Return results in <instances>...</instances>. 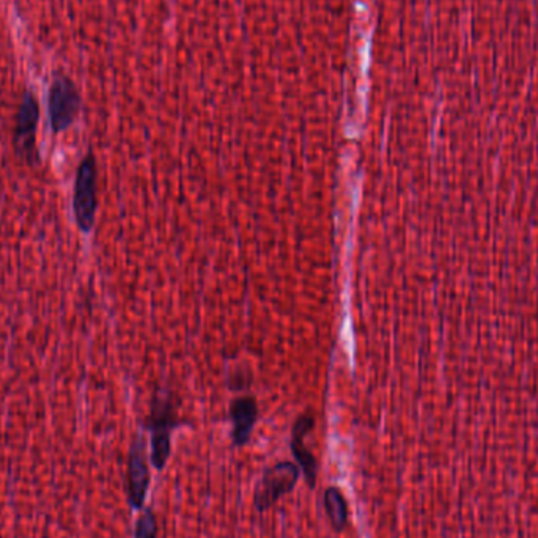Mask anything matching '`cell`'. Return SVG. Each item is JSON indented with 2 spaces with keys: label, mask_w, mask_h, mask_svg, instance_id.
<instances>
[{
  "label": "cell",
  "mask_w": 538,
  "mask_h": 538,
  "mask_svg": "<svg viewBox=\"0 0 538 538\" xmlns=\"http://www.w3.org/2000/svg\"><path fill=\"white\" fill-rule=\"evenodd\" d=\"M174 408L168 399H154L150 430H152V463L156 469H164L170 455V432L175 426Z\"/></svg>",
  "instance_id": "4"
},
{
  "label": "cell",
  "mask_w": 538,
  "mask_h": 538,
  "mask_svg": "<svg viewBox=\"0 0 538 538\" xmlns=\"http://www.w3.org/2000/svg\"><path fill=\"white\" fill-rule=\"evenodd\" d=\"M156 519L152 511H145L140 515L136 525V538H156Z\"/></svg>",
  "instance_id": "10"
},
{
  "label": "cell",
  "mask_w": 538,
  "mask_h": 538,
  "mask_svg": "<svg viewBox=\"0 0 538 538\" xmlns=\"http://www.w3.org/2000/svg\"><path fill=\"white\" fill-rule=\"evenodd\" d=\"M300 479V468L294 463H277L273 468L268 469L255 493V505L260 511H265L273 507L280 497L288 495Z\"/></svg>",
  "instance_id": "2"
},
{
  "label": "cell",
  "mask_w": 538,
  "mask_h": 538,
  "mask_svg": "<svg viewBox=\"0 0 538 538\" xmlns=\"http://www.w3.org/2000/svg\"><path fill=\"white\" fill-rule=\"evenodd\" d=\"M81 98L74 84L66 76H57L50 90V120L52 131L62 133L76 120Z\"/></svg>",
  "instance_id": "3"
},
{
  "label": "cell",
  "mask_w": 538,
  "mask_h": 538,
  "mask_svg": "<svg viewBox=\"0 0 538 538\" xmlns=\"http://www.w3.org/2000/svg\"><path fill=\"white\" fill-rule=\"evenodd\" d=\"M148 485H150V471H148L147 454H145V441L137 436L129 452V471H128L129 503L134 509H140L144 505Z\"/></svg>",
  "instance_id": "6"
},
{
  "label": "cell",
  "mask_w": 538,
  "mask_h": 538,
  "mask_svg": "<svg viewBox=\"0 0 538 538\" xmlns=\"http://www.w3.org/2000/svg\"><path fill=\"white\" fill-rule=\"evenodd\" d=\"M259 409L252 397H239L230 406V417L233 422V442L237 446H245L251 440L253 426L257 422Z\"/></svg>",
  "instance_id": "8"
},
{
  "label": "cell",
  "mask_w": 538,
  "mask_h": 538,
  "mask_svg": "<svg viewBox=\"0 0 538 538\" xmlns=\"http://www.w3.org/2000/svg\"><path fill=\"white\" fill-rule=\"evenodd\" d=\"M314 425V416L310 413L302 414L300 419L294 422L293 432H292V452L298 462V466L304 471V476L310 487H315V482H316L318 464H316L312 452L306 448L304 438L312 432Z\"/></svg>",
  "instance_id": "7"
},
{
  "label": "cell",
  "mask_w": 538,
  "mask_h": 538,
  "mask_svg": "<svg viewBox=\"0 0 538 538\" xmlns=\"http://www.w3.org/2000/svg\"><path fill=\"white\" fill-rule=\"evenodd\" d=\"M97 161L93 154H87L79 164L74 186V216L77 227L89 233L95 224L97 214Z\"/></svg>",
  "instance_id": "1"
},
{
  "label": "cell",
  "mask_w": 538,
  "mask_h": 538,
  "mask_svg": "<svg viewBox=\"0 0 538 538\" xmlns=\"http://www.w3.org/2000/svg\"><path fill=\"white\" fill-rule=\"evenodd\" d=\"M38 103L35 97L27 91L22 98L18 117H16V129H14V148L16 153L24 158L28 164L36 162L35 136L38 125Z\"/></svg>",
  "instance_id": "5"
},
{
  "label": "cell",
  "mask_w": 538,
  "mask_h": 538,
  "mask_svg": "<svg viewBox=\"0 0 538 538\" xmlns=\"http://www.w3.org/2000/svg\"><path fill=\"white\" fill-rule=\"evenodd\" d=\"M324 509L334 531L342 532L348 521V505L340 489L331 487L324 491Z\"/></svg>",
  "instance_id": "9"
}]
</instances>
